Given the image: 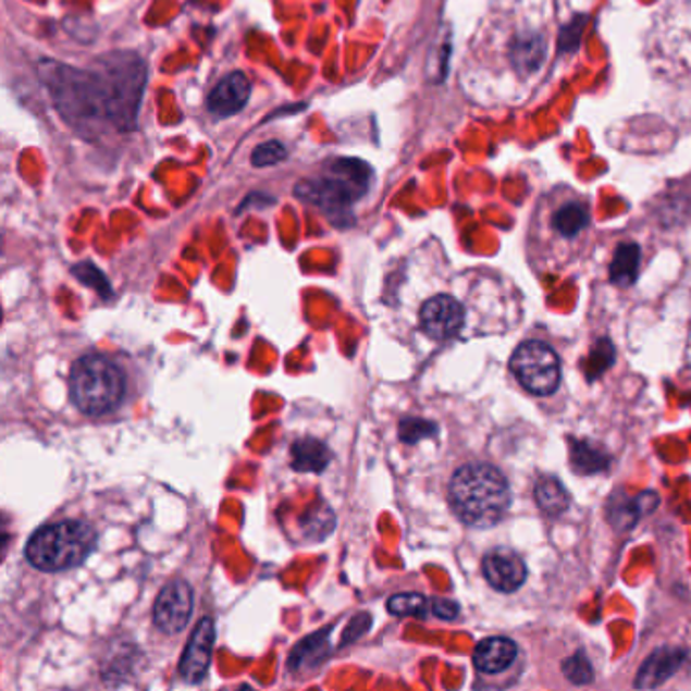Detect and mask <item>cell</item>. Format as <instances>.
Segmentation results:
<instances>
[{
    "mask_svg": "<svg viewBox=\"0 0 691 691\" xmlns=\"http://www.w3.org/2000/svg\"><path fill=\"white\" fill-rule=\"evenodd\" d=\"M373 171L368 162L335 159L323 166L319 177L305 178L296 185V195L310 206L319 207L337 225L351 221V209L369 192Z\"/></svg>",
    "mask_w": 691,
    "mask_h": 691,
    "instance_id": "obj_4",
    "label": "cell"
},
{
    "mask_svg": "<svg viewBox=\"0 0 691 691\" xmlns=\"http://www.w3.org/2000/svg\"><path fill=\"white\" fill-rule=\"evenodd\" d=\"M545 45L540 35L531 33L521 37L514 47V63L517 70L523 72H533L540 67V63L544 60Z\"/></svg>",
    "mask_w": 691,
    "mask_h": 691,
    "instance_id": "obj_20",
    "label": "cell"
},
{
    "mask_svg": "<svg viewBox=\"0 0 691 691\" xmlns=\"http://www.w3.org/2000/svg\"><path fill=\"white\" fill-rule=\"evenodd\" d=\"M96 547V531L84 521L45 526L27 544L25 556L41 572H63L79 566Z\"/></svg>",
    "mask_w": 691,
    "mask_h": 691,
    "instance_id": "obj_5",
    "label": "cell"
},
{
    "mask_svg": "<svg viewBox=\"0 0 691 691\" xmlns=\"http://www.w3.org/2000/svg\"><path fill=\"white\" fill-rule=\"evenodd\" d=\"M193 592L187 582L175 580L161 590L155 603V625L166 634L183 631L192 618Z\"/></svg>",
    "mask_w": 691,
    "mask_h": 691,
    "instance_id": "obj_8",
    "label": "cell"
},
{
    "mask_svg": "<svg viewBox=\"0 0 691 691\" xmlns=\"http://www.w3.org/2000/svg\"><path fill=\"white\" fill-rule=\"evenodd\" d=\"M37 75L53 108L75 133L96 138L106 128H112L102 82L91 67L79 70L61 61L41 60L37 63Z\"/></svg>",
    "mask_w": 691,
    "mask_h": 691,
    "instance_id": "obj_1",
    "label": "cell"
},
{
    "mask_svg": "<svg viewBox=\"0 0 691 691\" xmlns=\"http://www.w3.org/2000/svg\"><path fill=\"white\" fill-rule=\"evenodd\" d=\"M293 467L300 472H321L326 469L331 453L326 444L317 439H303L293 446Z\"/></svg>",
    "mask_w": 691,
    "mask_h": 691,
    "instance_id": "obj_17",
    "label": "cell"
},
{
    "mask_svg": "<svg viewBox=\"0 0 691 691\" xmlns=\"http://www.w3.org/2000/svg\"><path fill=\"white\" fill-rule=\"evenodd\" d=\"M286 157H288V150L280 140H268L251 152V164L264 169V166H274V164L286 161Z\"/></svg>",
    "mask_w": 691,
    "mask_h": 691,
    "instance_id": "obj_22",
    "label": "cell"
},
{
    "mask_svg": "<svg viewBox=\"0 0 691 691\" xmlns=\"http://www.w3.org/2000/svg\"><path fill=\"white\" fill-rule=\"evenodd\" d=\"M515 380L533 396H552L559 387V357L544 341H526L509 361Z\"/></svg>",
    "mask_w": 691,
    "mask_h": 691,
    "instance_id": "obj_7",
    "label": "cell"
},
{
    "mask_svg": "<svg viewBox=\"0 0 691 691\" xmlns=\"http://www.w3.org/2000/svg\"><path fill=\"white\" fill-rule=\"evenodd\" d=\"M420 323L428 337L436 341L455 337L465 323V309L455 296H432L420 310Z\"/></svg>",
    "mask_w": 691,
    "mask_h": 691,
    "instance_id": "obj_9",
    "label": "cell"
},
{
    "mask_svg": "<svg viewBox=\"0 0 691 691\" xmlns=\"http://www.w3.org/2000/svg\"><path fill=\"white\" fill-rule=\"evenodd\" d=\"M251 84L248 75L242 72L225 75L220 84L209 94L207 108L215 119L236 116L239 110L250 100Z\"/></svg>",
    "mask_w": 691,
    "mask_h": 691,
    "instance_id": "obj_12",
    "label": "cell"
},
{
    "mask_svg": "<svg viewBox=\"0 0 691 691\" xmlns=\"http://www.w3.org/2000/svg\"><path fill=\"white\" fill-rule=\"evenodd\" d=\"M615 361V347L608 338H601L594 347V351L590 354L589 361V380H596L604 369L608 368Z\"/></svg>",
    "mask_w": 691,
    "mask_h": 691,
    "instance_id": "obj_24",
    "label": "cell"
},
{
    "mask_svg": "<svg viewBox=\"0 0 691 691\" xmlns=\"http://www.w3.org/2000/svg\"><path fill=\"white\" fill-rule=\"evenodd\" d=\"M570 456H572L573 471H578L580 474H594V472L604 471L608 467V460H610L601 448L584 441H572Z\"/></svg>",
    "mask_w": 691,
    "mask_h": 691,
    "instance_id": "obj_19",
    "label": "cell"
},
{
    "mask_svg": "<svg viewBox=\"0 0 691 691\" xmlns=\"http://www.w3.org/2000/svg\"><path fill=\"white\" fill-rule=\"evenodd\" d=\"M590 213L589 207L582 201H564L562 206L552 211L547 218V232L562 244H573L589 232Z\"/></svg>",
    "mask_w": 691,
    "mask_h": 691,
    "instance_id": "obj_13",
    "label": "cell"
},
{
    "mask_svg": "<svg viewBox=\"0 0 691 691\" xmlns=\"http://www.w3.org/2000/svg\"><path fill=\"white\" fill-rule=\"evenodd\" d=\"M639 270H641V248L634 242L620 244L608 268L610 282L620 288H629L639 279Z\"/></svg>",
    "mask_w": 691,
    "mask_h": 691,
    "instance_id": "obj_16",
    "label": "cell"
},
{
    "mask_svg": "<svg viewBox=\"0 0 691 691\" xmlns=\"http://www.w3.org/2000/svg\"><path fill=\"white\" fill-rule=\"evenodd\" d=\"M562 671L576 686H587L594 679V669L584 653H576L570 659H566L562 665Z\"/></svg>",
    "mask_w": 691,
    "mask_h": 691,
    "instance_id": "obj_23",
    "label": "cell"
},
{
    "mask_svg": "<svg viewBox=\"0 0 691 691\" xmlns=\"http://www.w3.org/2000/svg\"><path fill=\"white\" fill-rule=\"evenodd\" d=\"M535 501L547 515H562L570 507V495L556 477H542L535 485Z\"/></svg>",
    "mask_w": 691,
    "mask_h": 691,
    "instance_id": "obj_18",
    "label": "cell"
},
{
    "mask_svg": "<svg viewBox=\"0 0 691 691\" xmlns=\"http://www.w3.org/2000/svg\"><path fill=\"white\" fill-rule=\"evenodd\" d=\"M70 392L79 412L103 416L112 412L124 396V375L108 357L86 355L75 361Z\"/></svg>",
    "mask_w": 691,
    "mask_h": 691,
    "instance_id": "obj_6",
    "label": "cell"
},
{
    "mask_svg": "<svg viewBox=\"0 0 691 691\" xmlns=\"http://www.w3.org/2000/svg\"><path fill=\"white\" fill-rule=\"evenodd\" d=\"M458 604L455 601H448V599H436V601H432V613L436 615V617L444 618V620H453V618L458 617Z\"/></svg>",
    "mask_w": 691,
    "mask_h": 691,
    "instance_id": "obj_27",
    "label": "cell"
},
{
    "mask_svg": "<svg viewBox=\"0 0 691 691\" xmlns=\"http://www.w3.org/2000/svg\"><path fill=\"white\" fill-rule=\"evenodd\" d=\"M448 499L462 523L485 530L503 519L511 503V491L497 467L471 462L455 472L448 486Z\"/></svg>",
    "mask_w": 691,
    "mask_h": 691,
    "instance_id": "obj_2",
    "label": "cell"
},
{
    "mask_svg": "<svg viewBox=\"0 0 691 691\" xmlns=\"http://www.w3.org/2000/svg\"><path fill=\"white\" fill-rule=\"evenodd\" d=\"M584 16H578V18H573L570 25H566L564 29H562V35H559L558 47L562 53H572L578 49V41H580V35H582V29H584Z\"/></svg>",
    "mask_w": 691,
    "mask_h": 691,
    "instance_id": "obj_26",
    "label": "cell"
},
{
    "mask_svg": "<svg viewBox=\"0 0 691 691\" xmlns=\"http://www.w3.org/2000/svg\"><path fill=\"white\" fill-rule=\"evenodd\" d=\"M213 641H215V627L211 618H201L199 625L195 627L192 639L187 643V649L183 653V659L178 665V671L185 681H199L209 669L211 653H213Z\"/></svg>",
    "mask_w": 691,
    "mask_h": 691,
    "instance_id": "obj_11",
    "label": "cell"
},
{
    "mask_svg": "<svg viewBox=\"0 0 691 691\" xmlns=\"http://www.w3.org/2000/svg\"><path fill=\"white\" fill-rule=\"evenodd\" d=\"M515 659L517 645L507 637H489L477 645L472 655L474 667L485 676H499L514 665Z\"/></svg>",
    "mask_w": 691,
    "mask_h": 691,
    "instance_id": "obj_14",
    "label": "cell"
},
{
    "mask_svg": "<svg viewBox=\"0 0 691 691\" xmlns=\"http://www.w3.org/2000/svg\"><path fill=\"white\" fill-rule=\"evenodd\" d=\"M483 573L493 589L511 594L523 587L528 568L517 552L509 547H497L483 558Z\"/></svg>",
    "mask_w": 691,
    "mask_h": 691,
    "instance_id": "obj_10",
    "label": "cell"
},
{
    "mask_svg": "<svg viewBox=\"0 0 691 691\" xmlns=\"http://www.w3.org/2000/svg\"><path fill=\"white\" fill-rule=\"evenodd\" d=\"M91 70L102 82L110 126L133 133L147 88V63L133 51H110L94 61Z\"/></svg>",
    "mask_w": 691,
    "mask_h": 691,
    "instance_id": "obj_3",
    "label": "cell"
},
{
    "mask_svg": "<svg viewBox=\"0 0 691 691\" xmlns=\"http://www.w3.org/2000/svg\"><path fill=\"white\" fill-rule=\"evenodd\" d=\"M432 434H436V427L432 422L420 420V418H408L399 424V436L408 444H414V442L432 436Z\"/></svg>",
    "mask_w": 691,
    "mask_h": 691,
    "instance_id": "obj_25",
    "label": "cell"
},
{
    "mask_svg": "<svg viewBox=\"0 0 691 691\" xmlns=\"http://www.w3.org/2000/svg\"><path fill=\"white\" fill-rule=\"evenodd\" d=\"M683 662V653L674 649H659L649 657L641 667L639 677L634 681V688H655L662 686L665 679L676 674L677 667Z\"/></svg>",
    "mask_w": 691,
    "mask_h": 691,
    "instance_id": "obj_15",
    "label": "cell"
},
{
    "mask_svg": "<svg viewBox=\"0 0 691 691\" xmlns=\"http://www.w3.org/2000/svg\"><path fill=\"white\" fill-rule=\"evenodd\" d=\"M427 599L418 592L396 594L387 601V610L396 617H420L427 613Z\"/></svg>",
    "mask_w": 691,
    "mask_h": 691,
    "instance_id": "obj_21",
    "label": "cell"
}]
</instances>
